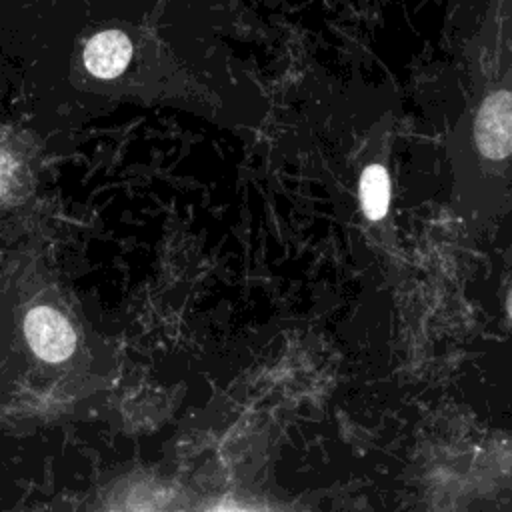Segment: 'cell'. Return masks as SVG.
<instances>
[{
  "label": "cell",
  "mask_w": 512,
  "mask_h": 512,
  "mask_svg": "<svg viewBox=\"0 0 512 512\" xmlns=\"http://www.w3.org/2000/svg\"><path fill=\"white\" fill-rule=\"evenodd\" d=\"M360 200L366 218L380 220L390 204V178L384 166L370 164L360 178Z\"/></svg>",
  "instance_id": "277c9868"
},
{
  "label": "cell",
  "mask_w": 512,
  "mask_h": 512,
  "mask_svg": "<svg viewBox=\"0 0 512 512\" xmlns=\"http://www.w3.org/2000/svg\"><path fill=\"white\" fill-rule=\"evenodd\" d=\"M474 136L486 158L502 160L512 154V92L498 90L482 102Z\"/></svg>",
  "instance_id": "6da1fadb"
},
{
  "label": "cell",
  "mask_w": 512,
  "mask_h": 512,
  "mask_svg": "<svg viewBox=\"0 0 512 512\" xmlns=\"http://www.w3.org/2000/svg\"><path fill=\"white\" fill-rule=\"evenodd\" d=\"M24 330L42 360L62 362L74 352L76 334L70 322L50 306H36L24 322Z\"/></svg>",
  "instance_id": "7a4b0ae2"
},
{
  "label": "cell",
  "mask_w": 512,
  "mask_h": 512,
  "mask_svg": "<svg viewBox=\"0 0 512 512\" xmlns=\"http://www.w3.org/2000/svg\"><path fill=\"white\" fill-rule=\"evenodd\" d=\"M132 56L130 38L116 28L92 36L84 48V66L96 78H116L124 72Z\"/></svg>",
  "instance_id": "3957f363"
},
{
  "label": "cell",
  "mask_w": 512,
  "mask_h": 512,
  "mask_svg": "<svg viewBox=\"0 0 512 512\" xmlns=\"http://www.w3.org/2000/svg\"><path fill=\"white\" fill-rule=\"evenodd\" d=\"M508 312H510V316H512V292H510V298H508Z\"/></svg>",
  "instance_id": "5b68a950"
}]
</instances>
